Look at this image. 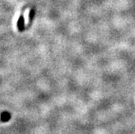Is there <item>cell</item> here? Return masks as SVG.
<instances>
[{"label":"cell","instance_id":"6da1fadb","mask_svg":"<svg viewBox=\"0 0 135 134\" xmlns=\"http://www.w3.org/2000/svg\"><path fill=\"white\" fill-rule=\"evenodd\" d=\"M2 119L3 121H7L10 119V115L8 113H3L2 115Z\"/></svg>","mask_w":135,"mask_h":134}]
</instances>
